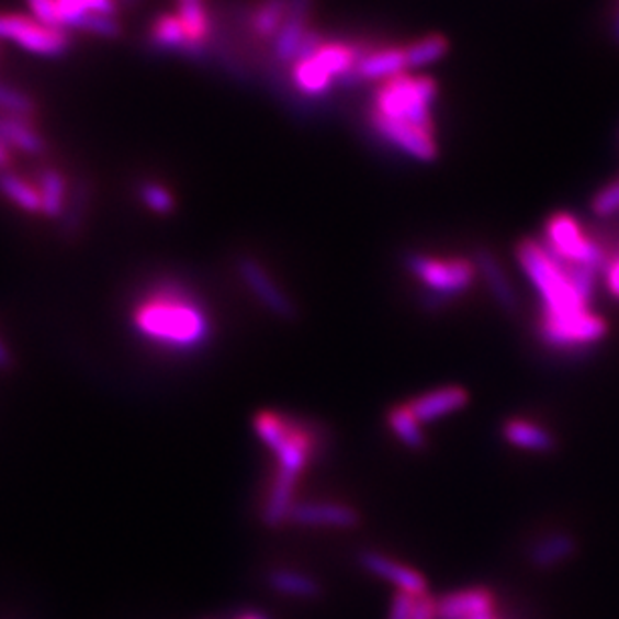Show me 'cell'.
Instances as JSON below:
<instances>
[{"label":"cell","mask_w":619,"mask_h":619,"mask_svg":"<svg viewBox=\"0 0 619 619\" xmlns=\"http://www.w3.org/2000/svg\"><path fill=\"white\" fill-rule=\"evenodd\" d=\"M135 333L169 352H193L212 338V320L185 288L167 282L151 288L132 310Z\"/></svg>","instance_id":"6da1fadb"},{"label":"cell","mask_w":619,"mask_h":619,"mask_svg":"<svg viewBox=\"0 0 619 619\" xmlns=\"http://www.w3.org/2000/svg\"><path fill=\"white\" fill-rule=\"evenodd\" d=\"M517 262L541 300V316L561 318L589 310V304L573 286L565 263L543 241H521L517 248Z\"/></svg>","instance_id":"7a4b0ae2"},{"label":"cell","mask_w":619,"mask_h":619,"mask_svg":"<svg viewBox=\"0 0 619 619\" xmlns=\"http://www.w3.org/2000/svg\"><path fill=\"white\" fill-rule=\"evenodd\" d=\"M439 95V85L429 75H398L374 91L372 109L382 117L406 121L425 132L437 133L432 121V105Z\"/></svg>","instance_id":"3957f363"},{"label":"cell","mask_w":619,"mask_h":619,"mask_svg":"<svg viewBox=\"0 0 619 619\" xmlns=\"http://www.w3.org/2000/svg\"><path fill=\"white\" fill-rule=\"evenodd\" d=\"M543 244L561 262L589 266L597 274H604L608 268V248L597 239L589 238L573 215H551L545 224Z\"/></svg>","instance_id":"277c9868"},{"label":"cell","mask_w":619,"mask_h":619,"mask_svg":"<svg viewBox=\"0 0 619 619\" xmlns=\"http://www.w3.org/2000/svg\"><path fill=\"white\" fill-rule=\"evenodd\" d=\"M258 439L275 454L278 473L299 479L312 454V439L308 432L288 425L286 418L274 413H260L254 420Z\"/></svg>","instance_id":"5b68a950"},{"label":"cell","mask_w":619,"mask_h":619,"mask_svg":"<svg viewBox=\"0 0 619 619\" xmlns=\"http://www.w3.org/2000/svg\"><path fill=\"white\" fill-rule=\"evenodd\" d=\"M408 272L427 288L429 296L442 304L444 300L457 299L473 286L476 278L475 263L466 260H439L423 254H410L406 258Z\"/></svg>","instance_id":"8992f818"},{"label":"cell","mask_w":619,"mask_h":619,"mask_svg":"<svg viewBox=\"0 0 619 619\" xmlns=\"http://www.w3.org/2000/svg\"><path fill=\"white\" fill-rule=\"evenodd\" d=\"M0 38L38 55V57H63L72 47L69 31L53 29L36 21L35 16L0 12Z\"/></svg>","instance_id":"52a82bcc"},{"label":"cell","mask_w":619,"mask_h":619,"mask_svg":"<svg viewBox=\"0 0 619 619\" xmlns=\"http://www.w3.org/2000/svg\"><path fill=\"white\" fill-rule=\"evenodd\" d=\"M608 334V324L594 312L573 316H541L539 338L555 350H575L596 345Z\"/></svg>","instance_id":"ba28073f"},{"label":"cell","mask_w":619,"mask_h":619,"mask_svg":"<svg viewBox=\"0 0 619 619\" xmlns=\"http://www.w3.org/2000/svg\"><path fill=\"white\" fill-rule=\"evenodd\" d=\"M145 45L154 55H179L202 65L214 60L210 45L193 43L176 12H159L155 16L147 29Z\"/></svg>","instance_id":"9c48e42d"},{"label":"cell","mask_w":619,"mask_h":619,"mask_svg":"<svg viewBox=\"0 0 619 619\" xmlns=\"http://www.w3.org/2000/svg\"><path fill=\"white\" fill-rule=\"evenodd\" d=\"M370 125L382 142L401 149L403 154L410 155L417 161H432L439 155V145L435 135L420 127H415L406 121L389 120L379 113L370 111Z\"/></svg>","instance_id":"30bf717a"},{"label":"cell","mask_w":619,"mask_h":619,"mask_svg":"<svg viewBox=\"0 0 619 619\" xmlns=\"http://www.w3.org/2000/svg\"><path fill=\"white\" fill-rule=\"evenodd\" d=\"M238 274L254 294V299L258 300L270 314H274L275 318L282 320L294 318L296 312L292 300L288 299L286 292L275 284L274 278L266 272L262 263L254 258H241L238 262Z\"/></svg>","instance_id":"8fae6325"},{"label":"cell","mask_w":619,"mask_h":619,"mask_svg":"<svg viewBox=\"0 0 619 619\" xmlns=\"http://www.w3.org/2000/svg\"><path fill=\"white\" fill-rule=\"evenodd\" d=\"M408 71V59L406 48L398 45H382L369 53L360 60L352 75H348L342 85L345 87H358L362 83H384L398 75Z\"/></svg>","instance_id":"7c38bea8"},{"label":"cell","mask_w":619,"mask_h":619,"mask_svg":"<svg viewBox=\"0 0 619 619\" xmlns=\"http://www.w3.org/2000/svg\"><path fill=\"white\" fill-rule=\"evenodd\" d=\"M312 7L314 0H290L286 23L282 26L280 35L275 36L270 55L274 63L286 65L288 69L299 57L300 45L304 36L308 35L310 21H312Z\"/></svg>","instance_id":"4fadbf2b"},{"label":"cell","mask_w":619,"mask_h":619,"mask_svg":"<svg viewBox=\"0 0 619 619\" xmlns=\"http://www.w3.org/2000/svg\"><path fill=\"white\" fill-rule=\"evenodd\" d=\"M360 563L367 572L393 584L401 594L413 597L427 596V579L405 563H398L376 551H364L360 555Z\"/></svg>","instance_id":"5bb4252c"},{"label":"cell","mask_w":619,"mask_h":619,"mask_svg":"<svg viewBox=\"0 0 619 619\" xmlns=\"http://www.w3.org/2000/svg\"><path fill=\"white\" fill-rule=\"evenodd\" d=\"M292 524L318 529H352L357 527L358 513L340 503H296L290 515Z\"/></svg>","instance_id":"9a60e30c"},{"label":"cell","mask_w":619,"mask_h":619,"mask_svg":"<svg viewBox=\"0 0 619 619\" xmlns=\"http://www.w3.org/2000/svg\"><path fill=\"white\" fill-rule=\"evenodd\" d=\"M466 403H469V394L464 389L442 386V389L418 396L408 405V408L413 410V415L418 418L420 425H429V423L461 410Z\"/></svg>","instance_id":"2e32d148"},{"label":"cell","mask_w":619,"mask_h":619,"mask_svg":"<svg viewBox=\"0 0 619 619\" xmlns=\"http://www.w3.org/2000/svg\"><path fill=\"white\" fill-rule=\"evenodd\" d=\"M495 611V601L487 589H463L437 601L439 619H475Z\"/></svg>","instance_id":"e0dca14e"},{"label":"cell","mask_w":619,"mask_h":619,"mask_svg":"<svg viewBox=\"0 0 619 619\" xmlns=\"http://www.w3.org/2000/svg\"><path fill=\"white\" fill-rule=\"evenodd\" d=\"M36 185L43 198V215L48 220H60L69 202V179L57 167L45 166L36 171Z\"/></svg>","instance_id":"ac0fdd59"},{"label":"cell","mask_w":619,"mask_h":619,"mask_svg":"<svg viewBox=\"0 0 619 619\" xmlns=\"http://www.w3.org/2000/svg\"><path fill=\"white\" fill-rule=\"evenodd\" d=\"M476 268V275H481L485 280L491 294L500 308L513 312L517 308V296H515V288L511 286L509 278L505 274V270L500 268L499 260L487 250H479L473 260Z\"/></svg>","instance_id":"d6986e66"},{"label":"cell","mask_w":619,"mask_h":619,"mask_svg":"<svg viewBox=\"0 0 619 619\" xmlns=\"http://www.w3.org/2000/svg\"><path fill=\"white\" fill-rule=\"evenodd\" d=\"M296 483H299L296 476L284 475V473L275 475L266 505H263V524L268 527H280L290 521L292 509L296 507V500H294Z\"/></svg>","instance_id":"ffe728a7"},{"label":"cell","mask_w":619,"mask_h":619,"mask_svg":"<svg viewBox=\"0 0 619 619\" xmlns=\"http://www.w3.org/2000/svg\"><path fill=\"white\" fill-rule=\"evenodd\" d=\"M176 14L198 45H210L215 29V12L207 0H176Z\"/></svg>","instance_id":"44dd1931"},{"label":"cell","mask_w":619,"mask_h":619,"mask_svg":"<svg viewBox=\"0 0 619 619\" xmlns=\"http://www.w3.org/2000/svg\"><path fill=\"white\" fill-rule=\"evenodd\" d=\"M503 437L513 447L524 449V451H533V453H548L555 447V439L551 437L548 429L539 427L536 423L521 420V418L509 420L503 427Z\"/></svg>","instance_id":"7402d4cb"},{"label":"cell","mask_w":619,"mask_h":619,"mask_svg":"<svg viewBox=\"0 0 619 619\" xmlns=\"http://www.w3.org/2000/svg\"><path fill=\"white\" fill-rule=\"evenodd\" d=\"M0 193L26 214H43V198L38 185L11 171L0 173Z\"/></svg>","instance_id":"603a6c76"},{"label":"cell","mask_w":619,"mask_h":619,"mask_svg":"<svg viewBox=\"0 0 619 619\" xmlns=\"http://www.w3.org/2000/svg\"><path fill=\"white\" fill-rule=\"evenodd\" d=\"M89 202H91V183L85 178L77 179L71 185L65 214L60 217V232L67 236V239L81 234L89 214Z\"/></svg>","instance_id":"cb8c5ba5"},{"label":"cell","mask_w":619,"mask_h":619,"mask_svg":"<svg viewBox=\"0 0 619 619\" xmlns=\"http://www.w3.org/2000/svg\"><path fill=\"white\" fill-rule=\"evenodd\" d=\"M573 553H575L573 537L567 533H553V536L537 541L536 545L531 548L529 560L539 570H549V567H555L563 561L570 560Z\"/></svg>","instance_id":"d4e9b609"},{"label":"cell","mask_w":619,"mask_h":619,"mask_svg":"<svg viewBox=\"0 0 619 619\" xmlns=\"http://www.w3.org/2000/svg\"><path fill=\"white\" fill-rule=\"evenodd\" d=\"M59 9L60 26L77 29L87 14H108V16H120V4L117 0H57Z\"/></svg>","instance_id":"484cf974"},{"label":"cell","mask_w":619,"mask_h":619,"mask_svg":"<svg viewBox=\"0 0 619 619\" xmlns=\"http://www.w3.org/2000/svg\"><path fill=\"white\" fill-rule=\"evenodd\" d=\"M389 427L393 430L394 437L413 451H420L427 444L423 427L408 405L396 406L389 413Z\"/></svg>","instance_id":"4316f807"},{"label":"cell","mask_w":619,"mask_h":619,"mask_svg":"<svg viewBox=\"0 0 619 619\" xmlns=\"http://www.w3.org/2000/svg\"><path fill=\"white\" fill-rule=\"evenodd\" d=\"M408 69H423L449 53V41L442 35H429L405 45Z\"/></svg>","instance_id":"83f0119b"},{"label":"cell","mask_w":619,"mask_h":619,"mask_svg":"<svg viewBox=\"0 0 619 619\" xmlns=\"http://www.w3.org/2000/svg\"><path fill=\"white\" fill-rule=\"evenodd\" d=\"M270 587L288 597H302V599H310V597L318 596V584L299 572H286V570H278V572L270 573L268 577Z\"/></svg>","instance_id":"f1b7e54d"},{"label":"cell","mask_w":619,"mask_h":619,"mask_svg":"<svg viewBox=\"0 0 619 619\" xmlns=\"http://www.w3.org/2000/svg\"><path fill=\"white\" fill-rule=\"evenodd\" d=\"M137 195H139V200L145 207L154 214L171 215L176 212V205H178L176 195L169 191V188L161 185L159 181H154V179L142 181L139 188H137Z\"/></svg>","instance_id":"f546056e"},{"label":"cell","mask_w":619,"mask_h":619,"mask_svg":"<svg viewBox=\"0 0 619 619\" xmlns=\"http://www.w3.org/2000/svg\"><path fill=\"white\" fill-rule=\"evenodd\" d=\"M0 113L36 120L38 103L29 93L0 81Z\"/></svg>","instance_id":"4dcf8cb0"},{"label":"cell","mask_w":619,"mask_h":619,"mask_svg":"<svg viewBox=\"0 0 619 619\" xmlns=\"http://www.w3.org/2000/svg\"><path fill=\"white\" fill-rule=\"evenodd\" d=\"M592 212L599 217L618 214L619 212V181L606 185L604 190L597 191L596 198L592 200Z\"/></svg>","instance_id":"1f68e13d"},{"label":"cell","mask_w":619,"mask_h":619,"mask_svg":"<svg viewBox=\"0 0 619 619\" xmlns=\"http://www.w3.org/2000/svg\"><path fill=\"white\" fill-rule=\"evenodd\" d=\"M26 2H29V7H31L36 21H41V23L47 24V26H53V29H63L59 21L57 0H26Z\"/></svg>","instance_id":"d6a6232c"},{"label":"cell","mask_w":619,"mask_h":619,"mask_svg":"<svg viewBox=\"0 0 619 619\" xmlns=\"http://www.w3.org/2000/svg\"><path fill=\"white\" fill-rule=\"evenodd\" d=\"M415 599H417V597L396 592V596H394L393 608H391V616H389V619H413Z\"/></svg>","instance_id":"836d02e7"},{"label":"cell","mask_w":619,"mask_h":619,"mask_svg":"<svg viewBox=\"0 0 619 619\" xmlns=\"http://www.w3.org/2000/svg\"><path fill=\"white\" fill-rule=\"evenodd\" d=\"M604 275H606V286H608L609 294L619 300V246L618 250L609 251L608 268H606Z\"/></svg>","instance_id":"e575fe53"},{"label":"cell","mask_w":619,"mask_h":619,"mask_svg":"<svg viewBox=\"0 0 619 619\" xmlns=\"http://www.w3.org/2000/svg\"><path fill=\"white\" fill-rule=\"evenodd\" d=\"M413 619H439L437 616V599L427 594L415 599V609H413Z\"/></svg>","instance_id":"d590c367"},{"label":"cell","mask_w":619,"mask_h":619,"mask_svg":"<svg viewBox=\"0 0 619 619\" xmlns=\"http://www.w3.org/2000/svg\"><path fill=\"white\" fill-rule=\"evenodd\" d=\"M11 352H9V348L2 345V340H0V370H7L11 367Z\"/></svg>","instance_id":"8d00e7d4"},{"label":"cell","mask_w":619,"mask_h":619,"mask_svg":"<svg viewBox=\"0 0 619 619\" xmlns=\"http://www.w3.org/2000/svg\"><path fill=\"white\" fill-rule=\"evenodd\" d=\"M139 2H142V0H117L120 9H125V11H132V9H135Z\"/></svg>","instance_id":"74e56055"},{"label":"cell","mask_w":619,"mask_h":619,"mask_svg":"<svg viewBox=\"0 0 619 619\" xmlns=\"http://www.w3.org/2000/svg\"><path fill=\"white\" fill-rule=\"evenodd\" d=\"M611 36H614V43L619 47V11L618 16H616V23H614V31H611Z\"/></svg>","instance_id":"f35d334b"},{"label":"cell","mask_w":619,"mask_h":619,"mask_svg":"<svg viewBox=\"0 0 619 619\" xmlns=\"http://www.w3.org/2000/svg\"><path fill=\"white\" fill-rule=\"evenodd\" d=\"M475 619H500V618H497V616H495V611H493V614H487V616H481V618H475Z\"/></svg>","instance_id":"ab89813d"},{"label":"cell","mask_w":619,"mask_h":619,"mask_svg":"<svg viewBox=\"0 0 619 619\" xmlns=\"http://www.w3.org/2000/svg\"><path fill=\"white\" fill-rule=\"evenodd\" d=\"M239 619H263L262 616H256V614H248V616H244V618Z\"/></svg>","instance_id":"60d3db41"}]
</instances>
